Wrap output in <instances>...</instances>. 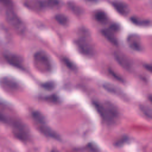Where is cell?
I'll list each match as a JSON object with an SVG mask.
<instances>
[{
    "label": "cell",
    "mask_w": 152,
    "mask_h": 152,
    "mask_svg": "<svg viewBox=\"0 0 152 152\" xmlns=\"http://www.w3.org/2000/svg\"><path fill=\"white\" fill-rule=\"evenodd\" d=\"M94 105L102 118L108 124H114L119 118V110L117 107L110 102H95Z\"/></svg>",
    "instance_id": "6da1fadb"
},
{
    "label": "cell",
    "mask_w": 152,
    "mask_h": 152,
    "mask_svg": "<svg viewBox=\"0 0 152 152\" xmlns=\"http://www.w3.org/2000/svg\"><path fill=\"white\" fill-rule=\"evenodd\" d=\"M33 62L36 68L43 73L50 72L52 64L48 55L43 51H38L34 54Z\"/></svg>",
    "instance_id": "7a4b0ae2"
},
{
    "label": "cell",
    "mask_w": 152,
    "mask_h": 152,
    "mask_svg": "<svg viewBox=\"0 0 152 152\" xmlns=\"http://www.w3.org/2000/svg\"><path fill=\"white\" fill-rule=\"evenodd\" d=\"M5 16L8 23L15 30V31L20 34H22L24 32V24L12 8H7L5 12Z\"/></svg>",
    "instance_id": "3957f363"
},
{
    "label": "cell",
    "mask_w": 152,
    "mask_h": 152,
    "mask_svg": "<svg viewBox=\"0 0 152 152\" xmlns=\"http://www.w3.org/2000/svg\"><path fill=\"white\" fill-rule=\"evenodd\" d=\"M12 128V132L14 136L23 141H27L30 138V131L26 125L18 120L9 121Z\"/></svg>",
    "instance_id": "277c9868"
},
{
    "label": "cell",
    "mask_w": 152,
    "mask_h": 152,
    "mask_svg": "<svg viewBox=\"0 0 152 152\" xmlns=\"http://www.w3.org/2000/svg\"><path fill=\"white\" fill-rule=\"evenodd\" d=\"M75 45L79 52L84 55L91 56L94 53L93 44L86 34H84L77 39Z\"/></svg>",
    "instance_id": "5b68a950"
},
{
    "label": "cell",
    "mask_w": 152,
    "mask_h": 152,
    "mask_svg": "<svg viewBox=\"0 0 152 152\" xmlns=\"http://www.w3.org/2000/svg\"><path fill=\"white\" fill-rule=\"evenodd\" d=\"M0 86L4 90L8 93L15 92L20 87L18 82L12 77L8 76L3 77L0 79Z\"/></svg>",
    "instance_id": "8992f818"
},
{
    "label": "cell",
    "mask_w": 152,
    "mask_h": 152,
    "mask_svg": "<svg viewBox=\"0 0 152 152\" xmlns=\"http://www.w3.org/2000/svg\"><path fill=\"white\" fill-rule=\"evenodd\" d=\"M119 30V26L116 24H112L108 28L104 29L102 31L103 35L112 44L117 45L118 43V39L116 37L115 33Z\"/></svg>",
    "instance_id": "52a82bcc"
},
{
    "label": "cell",
    "mask_w": 152,
    "mask_h": 152,
    "mask_svg": "<svg viewBox=\"0 0 152 152\" xmlns=\"http://www.w3.org/2000/svg\"><path fill=\"white\" fill-rule=\"evenodd\" d=\"M4 58L11 65L21 69H24V61L20 56L12 53H7L4 55Z\"/></svg>",
    "instance_id": "ba28073f"
},
{
    "label": "cell",
    "mask_w": 152,
    "mask_h": 152,
    "mask_svg": "<svg viewBox=\"0 0 152 152\" xmlns=\"http://www.w3.org/2000/svg\"><path fill=\"white\" fill-rule=\"evenodd\" d=\"M127 43L131 49L136 51H140L142 50V46L140 37L136 34H131L128 36Z\"/></svg>",
    "instance_id": "9c48e42d"
},
{
    "label": "cell",
    "mask_w": 152,
    "mask_h": 152,
    "mask_svg": "<svg viewBox=\"0 0 152 152\" xmlns=\"http://www.w3.org/2000/svg\"><path fill=\"white\" fill-rule=\"evenodd\" d=\"M38 128L39 131L46 137H50L56 140L60 139L59 135L56 132H55L53 129H52L50 127H49L47 125H45V123L40 124Z\"/></svg>",
    "instance_id": "30bf717a"
},
{
    "label": "cell",
    "mask_w": 152,
    "mask_h": 152,
    "mask_svg": "<svg viewBox=\"0 0 152 152\" xmlns=\"http://www.w3.org/2000/svg\"><path fill=\"white\" fill-rule=\"evenodd\" d=\"M113 6L117 12L122 15H126L129 12L128 5L124 2L119 1H115L113 2Z\"/></svg>",
    "instance_id": "8fae6325"
},
{
    "label": "cell",
    "mask_w": 152,
    "mask_h": 152,
    "mask_svg": "<svg viewBox=\"0 0 152 152\" xmlns=\"http://www.w3.org/2000/svg\"><path fill=\"white\" fill-rule=\"evenodd\" d=\"M115 58L121 65H122L123 67L127 69H129V68L131 67L130 63L126 56L119 53H115Z\"/></svg>",
    "instance_id": "7c38bea8"
},
{
    "label": "cell",
    "mask_w": 152,
    "mask_h": 152,
    "mask_svg": "<svg viewBox=\"0 0 152 152\" xmlns=\"http://www.w3.org/2000/svg\"><path fill=\"white\" fill-rule=\"evenodd\" d=\"M103 87L105 90H106V91L115 94L116 95L118 96H124V93H122V91L121 90H119V88L116 86H115L113 84H103Z\"/></svg>",
    "instance_id": "4fadbf2b"
},
{
    "label": "cell",
    "mask_w": 152,
    "mask_h": 152,
    "mask_svg": "<svg viewBox=\"0 0 152 152\" xmlns=\"http://www.w3.org/2000/svg\"><path fill=\"white\" fill-rule=\"evenodd\" d=\"M94 17L96 20L100 23H106L108 20L107 16L106 13L103 11H97L95 12Z\"/></svg>",
    "instance_id": "5bb4252c"
},
{
    "label": "cell",
    "mask_w": 152,
    "mask_h": 152,
    "mask_svg": "<svg viewBox=\"0 0 152 152\" xmlns=\"http://www.w3.org/2000/svg\"><path fill=\"white\" fill-rule=\"evenodd\" d=\"M131 21L135 25L140 26H148L150 24V21L148 20L141 19L136 17H132L131 18Z\"/></svg>",
    "instance_id": "9a60e30c"
},
{
    "label": "cell",
    "mask_w": 152,
    "mask_h": 152,
    "mask_svg": "<svg viewBox=\"0 0 152 152\" xmlns=\"http://www.w3.org/2000/svg\"><path fill=\"white\" fill-rule=\"evenodd\" d=\"M32 117L35 122L39 125L45 123V118L40 112L35 111L32 113Z\"/></svg>",
    "instance_id": "2e32d148"
},
{
    "label": "cell",
    "mask_w": 152,
    "mask_h": 152,
    "mask_svg": "<svg viewBox=\"0 0 152 152\" xmlns=\"http://www.w3.org/2000/svg\"><path fill=\"white\" fill-rule=\"evenodd\" d=\"M26 5L30 8L32 9H40L42 8L43 5L42 2L37 1V0H31L28 1L26 2Z\"/></svg>",
    "instance_id": "e0dca14e"
},
{
    "label": "cell",
    "mask_w": 152,
    "mask_h": 152,
    "mask_svg": "<svg viewBox=\"0 0 152 152\" xmlns=\"http://www.w3.org/2000/svg\"><path fill=\"white\" fill-rule=\"evenodd\" d=\"M55 20L56 21L61 25L66 26L68 23V19L66 16L64 14H59L55 15Z\"/></svg>",
    "instance_id": "ac0fdd59"
},
{
    "label": "cell",
    "mask_w": 152,
    "mask_h": 152,
    "mask_svg": "<svg viewBox=\"0 0 152 152\" xmlns=\"http://www.w3.org/2000/svg\"><path fill=\"white\" fill-rule=\"evenodd\" d=\"M141 110L142 112V113L148 118H151V109L150 106H148L147 104H142L141 106Z\"/></svg>",
    "instance_id": "d6986e66"
},
{
    "label": "cell",
    "mask_w": 152,
    "mask_h": 152,
    "mask_svg": "<svg viewBox=\"0 0 152 152\" xmlns=\"http://www.w3.org/2000/svg\"><path fill=\"white\" fill-rule=\"evenodd\" d=\"M42 87L47 90H51L55 87V84L53 81H48L43 83L42 84Z\"/></svg>",
    "instance_id": "ffe728a7"
},
{
    "label": "cell",
    "mask_w": 152,
    "mask_h": 152,
    "mask_svg": "<svg viewBox=\"0 0 152 152\" xmlns=\"http://www.w3.org/2000/svg\"><path fill=\"white\" fill-rule=\"evenodd\" d=\"M0 3L7 8H12L13 5L12 0H0Z\"/></svg>",
    "instance_id": "44dd1931"
},
{
    "label": "cell",
    "mask_w": 152,
    "mask_h": 152,
    "mask_svg": "<svg viewBox=\"0 0 152 152\" xmlns=\"http://www.w3.org/2000/svg\"><path fill=\"white\" fill-rule=\"evenodd\" d=\"M63 61H64V64H65L69 68H70L71 69H72V70L75 69V68H76L75 65L71 61H69L68 59H67V58H64V59H63Z\"/></svg>",
    "instance_id": "7402d4cb"
},
{
    "label": "cell",
    "mask_w": 152,
    "mask_h": 152,
    "mask_svg": "<svg viewBox=\"0 0 152 152\" xmlns=\"http://www.w3.org/2000/svg\"><path fill=\"white\" fill-rule=\"evenodd\" d=\"M46 4L48 5V6L53 8L57 7L59 4V0H48Z\"/></svg>",
    "instance_id": "603a6c76"
},
{
    "label": "cell",
    "mask_w": 152,
    "mask_h": 152,
    "mask_svg": "<svg viewBox=\"0 0 152 152\" xmlns=\"http://www.w3.org/2000/svg\"><path fill=\"white\" fill-rule=\"evenodd\" d=\"M86 1H88V2H95V1H96L97 0H86Z\"/></svg>",
    "instance_id": "cb8c5ba5"
}]
</instances>
